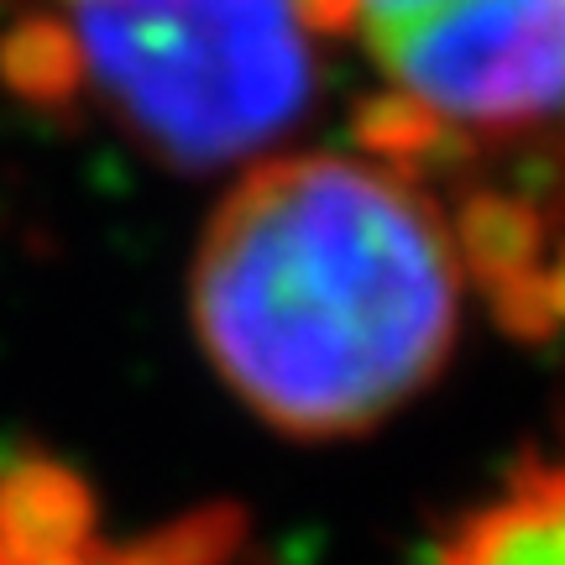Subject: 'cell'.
<instances>
[{"label": "cell", "instance_id": "6da1fadb", "mask_svg": "<svg viewBox=\"0 0 565 565\" xmlns=\"http://www.w3.org/2000/svg\"><path fill=\"white\" fill-rule=\"evenodd\" d=\"M461 299L435 194L362 147L246 162L189 273L210 366L294 440H345L419 398L456 351Z\"/></svg>", "mask_w": 565, "mask_h": 565}, {"label": "cell", "instance_id": "7a4b0ae2", "mask_svg": "<svg viewBox=\"0 0 565 565\" xmlns=\"http://www.w3.org/2000/svg\"><path fill=\"white\" fill-rule=\"evenodd\" d=\"M372 68L362 152L429 189L524 335L565 324V0H315Z\"/></svg>", "mask_w": 565, "mask_h": 565}, {"label": "cell", "instance_id": "3957f363", "mask_svg": "<svg viewBox=\"0 0 565 565\" xmlns=\"http://www.w3.org/2000/svg\"><path fill=\"white\" fill-rule=\"evenodd\" d=\"M315 0H6L0 74L189 173L257 162L324 79Z\"/></svg>", "mask_w": 565, "mask_h": 565}, {"label": "cell", "instance_id": "277c9868", "mask_svg": "<svg viewBox=\"0 0 565 565\" xmlns=\"http://www.w3.org/2000/svg\"><path fill=\"white\" fill-rule=\"evenodd\" d=\"M435 565H565V450L524 461L456 519Z\"/></svg>", "mask_w": 565, "mask_h": 565}, {"label": "cell", "instance_id": "5b68a950", "mask_svg": "<svg viewBox=\"0 0 565 565\" xmlns=\"http://www.w3.org/2000/svg\"><path fill=\"white\" fill-rule=\"evenodd\" d=\"M0 565H152L100 545L89 508L53 471L0 477Z\"/></svg>", "mask_w": 565, "mask_h": 565}]
</instances>
